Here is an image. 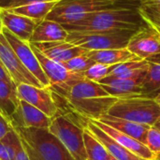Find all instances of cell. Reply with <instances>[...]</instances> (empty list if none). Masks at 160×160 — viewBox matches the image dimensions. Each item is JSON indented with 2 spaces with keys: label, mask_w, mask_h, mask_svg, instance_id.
Segmentation results:
<instances>
[{
  "label": "cell",
  "mask_w": 160,
  "mask_h": 160,
  "mask_svg": "<svg viewBox=\"0 0 160 160\" xmlns=\"http://www.w3.org/2000/svg\"><path fill=\"white\" fill-rule=\"evenodd\" d=\"M145 22L137 7L124 6L94 12L75 22L62 24L68 32L136 31Z\"/></svg>",
  "instance_id": "6da1fadb"
},
{
  "label": "cell",
  "mask_w": 160,
  "mask_h": 160,
  "mask_svg": "<svg viewBox=\"0 0 160 160\" xmlns=\"http://www.w3.org/2000/svg\"><path fill=\"white\" fill-rule=\"evenodd\" d=\"M30 160H75L48 128H13Z\"/></svg>",
  "instance_id": "7a4b0ae2"
},
{
  "label": "cell",
  "mask_w": 160,
  "mask_h": 160,
  "mask_svg": "<svg viewBox=\"0 0 160 160\" xmlns=\"http://www.w3.org/2000/svg\"><path fill=\"white\" fill-rule=\"evenodd\" d=\"M135 3L139 4L137 0H60L46 19L68 24L97 11L133 6Z\"/></svg>",
  "instance_id": "3957f363"
},
{
  "label": "cell",
  "mask_w": 160,
  "mask_h": 160,
  "mask_svg": "<svg viewBox=\"0 0 160 160\" xmlns=\"http://www.w3.org/2000/svg\"><path fill=\"white\" fill-rule=\"evenodd\" d=\"M107 114L153 127L160 119V106L154 98L129 96L118 98Z\"/></svg>",
  "instance_id": "277c9868"
},
{
  "label": "cell",
  "mask_w": 160,
  "mask_h": 160,
  "mask_svg": "<svg viewBox=\"0 0 160 160\" xmlns=\"http://www.w3.org/2000/svg\"><path fill=\"white\" fill-rule=\"evenodd\" d=\"M135 31H100L68 32L66 41L77 45L88 52L127 48Z\"/></svg>",
  "instance_id": "5b68a950"
},
{
  "label": "cell",
  "mask_w": 160,
  "mask_h": 160,
  "mask_svg": "<svg viewBox=\"0 0 160 160\" xmlns=\"http://www.w3.org/2000/svg\"><path fill=\"white\" fill-rule=\"evenodd\" d=\"M83 127L77 125L67 114L59 113L52 120L48 129L62 142L74 159L87 160L83 141Z\"/></svg>",
  "instance_id": "8992f818"
},
{
  "label": "cell",
  "mask_w": 160,
  "mask_h": 160,
  "mask_svg": "<svg viewBox=\"0 0 160 160\" xmlns=\"http://www.w3.org/2000/svg\"><path fill=\"white\" fill-rule=\"evenodd\" d=\"M16 93L20 100L29 103L52 119L60 113V109L50 87L21 83L16 85Z\"/></svg>",
  "instance_id": "52a82bcc"
},
{
  "label": "cell",
  "mask_w": 160,
  "mask_h": 160,
  "mask_svg": "<svg viewBox=\"0 0 160 160\" xmlns=\"http://www.w3.org/2000/svg\"><path fill=\"white\" fill-rule=\"evenodd\" d=\"M31 47L39 61V64L46 74L47 78L51 83V90L54 93H60L65 90L71 83L84 79V75L81 73H74L69 71L61 63L55 62L48 57H46L39 50H38L33 44Z\"/></svg>",
  "instance_id": "ba28073f"
},
{
  "label": "cell",
  "mask_w": 160,
  "mask_h": 160,
  "mask_svg": "<svg viewBox=\"0 0 160 160\" xmlns=\"http://www.w3.org/2000/svg\"><path fill=\"white\" fill-rule=\"evenodd\" d=\"M0 61L13 82L43 87L39 81L23 66L3 34L0 35Z\"/></svg>",
  "instance_id": "9c48e42d"
},
{
  "label": "cell",
  "mask_w": 160,
  "mask_h": 160,
  "mask_svg": "<svg viewBox=\"0 0 160 160\" xmlns=\"http://www.w3.org/2000/svg\"><path fill=\"white\" fill-rule=\"evenodd\" d=\"M127 48L139 59L146 60L160 53V33L144 23L133 33Z\"/></svg>",
  "instance_id": "30bf717a"
},
{
  "label": "cell",
  "mask_w": 160,
  "mask_h": 160,
  "mask_svg": "<svg viewBox=\"0 0 160 160\" xmlns=\"http://www.w3.org/2000/svg\"><path fill=\"white\" fill-rule=\"evenodd\" d=\"M2 34L5 36L6 39L11 46L21 62L23 64V66L39 81L43 87H50V81L44 73L30 43L19 39L17 37H15L5 28L2 31Z\"/></svg>",
  "instance_id": "8fae6325"
},
{
  "label": "cell",
  "mask_w": 160,
  "mask_h": 160,
  "mask_svg": "<svg viewBox=\"0 0 160 160\" xmlns=\"http://www.w3.org/2000/svg\"><path fill=\"white\" fill-rule=\"evenodd\" d=\"M52 120L38 109L20 100L19 107L11 118V126L13 128H49Z\"/></svg>",
  "instance_id": "7c38bea8"
},
{
  "label": "cell",
  "mask_w": 160,
  "mask_h": 160,
  "mask_svg": "<svg viewBox=\"0 0 160 160\" xmlns=\"http://www.w3.org/2000/svg\"><path fill=\"white\" fill-rule=\"evenodd\" d=\"M33 45L38 50H39L46 57L61 64H64L65 62L81 54L86 53L88 52L66 40L46 43H36Z\"/></svg>",
  "instance_id": "4fadbf2b"
},
{
  "label": "cell",
  "mask_w": 160,
  "mask_h": 160,
  "mask_svg": "<svg viewBox=\"0 0 160 160\" xmlns=\"http://www.w3.org/2000/svg\"><path fill=\"white\" fill-rule=\"evenodd\" d=\"M1 16L3 27L5 29L22 41H30V38L38 22L28 17L13 13L9 10L1 9Z\"/></svg>",
  "instance_id": "5bb4252c"
},
{
  "label": "cell",
  "mask_w": 160,
  "mask_h": 160,
  "mask_svg": "<svg viewBox=\"0 0 160 160\" xmlns=\"http://www.w3.org/2000/svg\"><path fill=\"white\" fill-rule=\"evenodd\" d=\"M89 120H91L100 129H102L104 132H106L108 135H110L115 142H117L119 144H121L122 146H124L125 148H127L128 150H129L131 153L135 154L136 156L147 160L156 159V156L147 148V146L145 144L142 143L141 142H139L138 140H136L128 135H126V134L120 132L119 130L114 129L98 120H93V119H89Z\"/></svg>",
  "instance_id": "9a60e30c"
},
{
  "label": "cell",
  "mask_w": 160,
  "mask_h": 160,
  "mask_svg": "<svg viewBox=\"0 0 160 160\" xmlns=\"http://www.w3.org/2000/svg\"><path fill=\"white\" fill-rule=\"evenodd\" d=\"M68 36V31L59 22L43 20L35 28L29 43H46L54 41H64Z\"/></svg>",
  "instance_id": "2e32d148"
},
{
  "label": "cell",
  "mask_w": 160,
  "mask_h": 160,
  "mask_svg": "<svg viewBox=\"0 0 160 160\" xmlns=\"http://www.w3.org/2000/svg\"><path fill=\"white\" fill-rule=\"evenodd\" d=\"M85 128H87L94 135L95 137L99 140L103 145L106 147L108 152L112 157H113L117 160H147L136 156L135 154L131 153L129 150L119 144L117 142H115L110 135H108L106 132H104L102 129H100L96 124H94L91 120L87 119V123Z\"/></svg>",
  "instance_id": "e0dca14e"
},
{
  "label": "cell",
  "mask_w": 160,
  "mask_h": 160,
  "mask_svg": "<svg viewBox=\"0 0 160 160\" xmlns=\"http://www.w3.org/2000/svg\"><path fill=\"white\" fill-rule=\"evenodd\" d=\"M98 121L119 130L120 132L128 135L142 143H145V139L147 132L149 128H151L148 125H143V124H139V123H134L126 119H122L119 117L112 116L109 114H105L98 119Z\"/></svg>",
  "instance_id": "ac0fdd59"
},
{
  "label": "cell",
  "mask_w": 160,
  "mask_h": 160,
  "mask_svg": "<svg viewBox=\"0 0 160 160\" xmlns=\"http://www.w3.org/2000/svg\"><path fill=\"white\" fill-rule=\"evenodd\" d=\"M143 79H130V80H102L100 83L103 88L112 97L125 98L129 96L143 95Z\"/></svg>",
  "instance_id": "d6986e66"
},
{
  "label": "cell",
  "mask_w": 160,
  "mask_h": 160,
  "mask_svg": "<svg viewBox=\"0 0 160 160\" xmlns=\"http://www.w3.org/2000/svg\"><path fill=\"white\" fill-rule=\"evenodd\" d=\"M87 55L95 63H100L108 66H115L131 60H141L131 52H129L128 48L90 51L87 52Z\"/></svg>",
  "instance_id": "ffe728a7"
},
{
  "label": "cell",
  "mask_w": 160,
  "mask_h": 160,
  "mask_svg": "<svg viewBox=\"0 0 160 160\" xmlns=\"http://www.w3.org/2000/svg\"><path fill=\"white\" fill-rule=\"evenodd\" d=\"M19 103L20 99L17 97L16 84L0 80V113L10 124Z\"/></svg>",
  "instance_id": "44dd1931"
},
{
  "label": "cell",
  "mask_w": 160,
  "mask_h": 160,
  "mask_svg": "<svg viewBox=\"0 0 160 160\" xmlns=\"http://www.w3.org/2000/svg\"><path fill=\"white\" fill-rule=\"evenodd\" d=\"M148 70L143 79V95L154 98L160 92V53L146 59Z\"/></svg>",
  "instance_id": "7402d4cb"
},
{
  "label": "cell",
  "mask_w": 160,
  "mask_h": 160,
  "mask_svg": "<svg viewBox=\"0 0 160 160\" xmlns=\"http://www.w3.org/2000/svg\"><path fill=\"white\" fill-rule=\"evenodd\" d=\"M59 1L35 2V3H30L27 5H23L21 7H17L8 10L13 13L28 17L39 22L47 18L48 14L52 10V8L55 7V5Z\"/></svg>",
  "instance_id": "603a6c76"
},
{
  "label": "cell",
  "mask_w": 160,
  "mask_h": 160,
  "mask_svg": "<svg viewBox=\"0 0 160 160\" xmlns=\"http://www.w3.org/2000/svg\"><path fill=\"white\" fill-rule=\"evenodd\" d=\"M83 141L88 160H109L110 153L87 128H83Z\"/></svg>",
  "instance_id": "cb8c5ba5"
},
{
  "label": "cell",
  "mask_w": 160,
  "mask_h": 160,
  "mask_svg": "<svg viewBox=\"0 0 160 160\" xmlns=\"http://www.w3.org/2000/svg\"><path fill=\"white\" fill-rule=\"evenodd\" d=\"M22 147L18 133L11 129L0 140V160H12Z\"/></svg>",
  "instance_id": "d4e9b609"
},
{
  "label": "cell",
  "mask_w": 160,
  "mask_h": 160,
  "mask_svg": "<svg viewBox=\"0 0 160 160\" xmlns=\"http://www.w3.org/2000/svg\"><path fill=\"white\" fill-rule=\"evenodd\" d=\"M137 10L145 23L160 33V3L139 4Z\"/></svg>",
  "instance_id": "484cf974"
},
{
  "label": "cell",
  "mask_w": 160,
  "mask_h": 160,
  "mask_svg": "<svg viewBox=\"0 0 160 160\" xmlns=\"http://www.w3.org/2000/svg\"><path fill=\"white\" fill-rule=\"evenodd\" d=\"M94 64L95 62L87 55V52H86V53L81 54L79 56H76L65 62L63 65L65 66L67 69H68L71 72L83 74Z\"/></svg>",
  "instance_id": "4316f807"
},
{
  "label": "cell",
  "mask_w": 160,
  "mask_h": 160,
  "mask_svg": "<svg viewBox=\"0 0 160 160\" xmlns=\"http://www.w3.org/2000/svg\"><path fill=\"white\" fill-rule=\"evenodd\" d=\"M147 66H148V63L146 60H131V61L124 62V63L113 66L112 71L110 72V74L106 78H110V79L115 78V77H118L120 75L131 72L133 70L142 68H146Z\"/></svg>",
  "instance_id": "83f0119b"
},
{
  "label": "cell",
  "mask_w": 160,
  "mask_h": 160,
  "mask_svg": "<svg viewBox=\"0 0 160 160\" xmlns=\"http://www.w3.org/2000/svg\"><path fill=\"white\" fill-rule=\"evenodd\" d=\"M113 66H108L100 63H95L91 66L84 73V78L96 82H99L101 80L105 79L112 71Z\"/></svg>",
  "instance_id": "f1b7e54d"
},
{
  "label": "cell",
  "mask_w": 160,
  "mask_h": 160,
  "mask_svg": "<svg viewBox=\"0 0 160 160\" xmlns=\"http://www.w3.org/2000/svg\"><path fill=\"white\" fill-rule=\"evenodd\" d=\"M144 144L157 158L160 154V130L151 127L147 132Z\"/></svg>",
  "instance_id": "f546056e"
},
{
  "label": "cell",
  "mask_w": 160,
  "mask_h": 160,
  "mask_svg": "<svg viewBox=\"0 0 160 160\" xmlns=\"http://www.w3.org/2000/svg\"><path fill=\"white\" fill-rule=\"evenodd\" d=\"M52 1H60V0H0V9L8 10L17 7H21L23 5H27L35 2H52Z\"/></svg>",
  "instance_id": "4dcf8cb0"
},
{
  "label": "cell",
  "mask_w": 160,
  "mask_h": 160,
  "mask_svg": "<svg viewBox=\"0 0 160 160\" xmlns=\"http://www.w3.org/2000/svg\"><path fill=\"white\" fill-rule=\"evenodd\" d=\"M11 129H13L11 124L0 113V140Z\"/></svg>",
  "instance_id": "1f68e13d"
},
{
  "label": "cell",
  "mask_w": 160,
  "mask_h": 160,
  "mask_svg": "<svg viewBox=\"0 0 160 160\" xmlns=\"http://www.w3.org/2000/svg\"><path fill=\"white\" fill-rule=\"evenodd\" d=\"M0 80H2V81H6V82H12V83H14V82H13V81L11 80V78L9 77L8 73V72H7V70L5 69L4 66L2 65L1 61H0ZM14 84H15V83H14Z\"/></svg>",
  "instance_id": "d6a6232c"
},
{
  "label": "cell",
  "mask_w": 160,
  "mask_h": 160,
  "mask_svg": "<svg viewBox=\"0 0 160 160\" xmlns=\"http://www.w3.org/2000/svg\"><path fill=\"white\" fill-rule=\"evenodd\" d=\"M12 160H30V158H29V157H28L26 151L23 149V147H22V148L17 152V154L15 155L14 158Z\"/></svg>",
  "instance_id": "836d02e7"
},
{
  "label": "cell",
  "mask_w": 160,
  "mask_h": 160,
  "mask_svg": "<svg viewBox=\"0 0 160 160\" xmlns=\"http://www.w3.org/2000/svg\"><path fill=\"white\" fill-rule=\"evenodd\" d=\"M139 4H144V3H160V0H138Z\"/></svg>",
  "instance_id": "e575fe53"
},
{
  "label": "cell",
  "mask_w": 160,
  "mask_h": 160,
  "mask_svg": "<svg viewBox=\"0 0 160 160\" xmlns=\"http://www.w3.org/2000/svg\"><path fill=\"white\" fill-rule=\"evenodd\" d=\"M154 98H155V100L158 102V104L160 106V92L159 93H158V94L154 97Z\"/></svg>",
  "instance_id": "d590c367"
},
{
  "label": "cell",
  "mask_w": 160,
  "mask_h": 160,
  "mask_svg": "<svg viewBox=\"0 0 160 160\" xmlns=\"http://www.w3.org/2000/svg\"><path fill=\"white\" fill-rule=\"evenodd\" d=\"M4 27H3V22H2V16H1V9H0V35L2 34Z\"/></svg>",
  "instance_id": "8d00e7d4"
},
{
  "label": "cell",
  "mask_w": 160,
  "mask_h": 160,
  "mask_svg": "<svg viewBox=\"0 0 160 160\" xmlns=\"http://www.w3.org/2000/svg\"><path fill=\"white\" fill-rule=\"evenodd\" d=\"M153 127L157 128L158 130H160V119L158 121V122H157V123H156V124H155V125H154V126H153Z\"/></svg>",
  "instance_id": "74e56055"
},
{
  "label": "cell",
  "mask_w": 160,
  "mask_h": 160,
  "mask_svg": "<svg viewBox=\"0 0 160 160\" xmlns=\"http://www.w3.org/2000/svg\"><path fill=\"white\" fill-rule=\"evenodd\" d=\"M109 160H117V159H115L113 157H112V156H111V157H110V158H109Z\"/></svg>",
  "instance_id": "f35d334b"
},
{
  "label": "cell",
  "mask_w": 160,
  "mask_h": 160,
  "mask_svg": "<svg viewBox=\"0 0 160 160\" xmlns=\"http://www.w3.org/2000/svg\"><path fill=\"white\" fill-rule=\"evenodd\" d=\"M155 160H160V158H156V159Z\"/></svg>",
  "instance_id": "ab89813d"
},
{
  "label": "cell",
  "mask_w": 160,
  "mask_h": 160,
  "mask_svg": "<svg viewBox=\"0 0 160 160\" xmlns=\"http://www.w3.org/2000/svg\"><path fill=\"white\" fill-rule=\"evenodd\" d=\"M157 158H160V154L158 155V157H157Z\"/></svg>",
  "instance_id": "60d3db41"
},
{
  "label": "cell",
  "mask_w": 160,
  "mask_h": 160,
  "mask_svg": "<svg viewBox=\"0 0 160 160\" xmlns=\"http://www.w3.org/2000/svg\"></svg>",
  "instance_id": "b9f144b4"
},
{
  "label": "cell",
  "mask_w": 160,
  "mask_h": 160,
  "mask_svg": "<svg viewBox=\"0 0 160 160\" xmlns=\"http://www.w3.org/2000/svg\"><path fill=\"white\" fill-rule=\"evenodd\" d=\"M158 93H159V92H158Z\"/></svg>",
  "instance_id": "7bdbcfd3"
},
{
  "label": "cell",
  "mask_w": 160,
  "mask_h": 160,
  "mask_svg": "<svg viewBox=\"0 0 160 160\" xmlns=\"http://www.w3.org/2000/svg\"><path fill=\"white\" fill-rule=\"evenodd\" d=\"M137 1H138V0H137Z\"/></svg>",
  "instance_id": "ee69618b"
},
{
  "label": "cell",
  "mask_w": 160,
  "mask_h": 160,
  "mask_svg": "<svg viewBox=\"0 0 160 160\" xmlns=\"http://www.w3.org/2000/svg\"><path fill=\"white\" fill-rule=\"evenodd\" d=\"M87 160H88V159H87Z\"/></svg>",
  "instance_id": "f6af8a7d"
}]
</instances>
